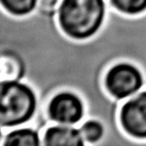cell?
Segmentation results:
<instances>
[{
    "mask_svg": "<svg viewBox=\"0 0 146 146\" xmlns=\"http://www.w3.org/2000/svg\"><path fill=\"white\" fill-rule=\"evenodd\" d=\"M107 10L106 0H60L57 22L67 37L85 41L102 29Z\"/></svg>",
    "mask_w": 146,
    "mask_h": 146,
    "instance_id": "6da1fadb",
    "label": "cell"
},
{
    "mask_svg": "<svg viewBox=\"0 0 146 146\" xmlns=\"http://www.w3.org/2000/svg\"><path fill=\"white\" fill-rule=\"evenodd\" d=\"M1 132L23 125H30L38 112L36 90L24 80H1Z\"/></svg>",
    "mask_w": 146,
    "mask_h": 146,
    "instance_id": "7a4b0ae2",
    "label": "cell"
},
{
    "mask_svg": "<svg viewBox=\"0 0 146 146\" xmlns=\"http://www.w3.org/2000/svg\"><path fill=\"white\" fill-rule=\"evenodd\" d=\"M103 86L112 98L122 102L145 87V76L138 65L122 60L110 65L103 76Z\"/></svg>",
    "mask_w": 146,
    "mask_h": 146,
    "instance_id": "3957f363",
    "label": "cell"
},
{
    "mask_svg": "<svg viewBox=\"0 0 146 146\" xmlns=\"http://www.w3.org/2000/svg\"><path fill=\"white\" fill-rule=\"evenodd\" d=\"M49 123L79 126L86 117V105L83 98L70 89L55 92L46 106Z\"/></svg>",
    "mask_w": 146,
    "mask_h": 146,
    "instance_id": "277c9868",
    "label": "cell"
},
{
    "mask_svg": "<svg viewBox=\"0 0 146 146\" xmlns=\"http://www.w3.org/2000/svg\"><path fill=\"white\" fill-rule=\"evenodd\" d=\"M118 121L130 138L144 146L146 142V88L121 102Z\"/></svg>",
    "mask_w": 146,
    "mask_h": 146,
    "instance_id": "5b68a950",
    "label": "cell"
},
{
    "mask_svg": "<svg viewBox=\"0 0 146 146\" xmlns=\"http://www.w3.org/2000/svg\"><path fill=\"white\" fill-rule=\"evenodd\" d=\"M44 146H84L86 142L78 126L51 123L42 133Z\"/></svg>",
    "mask_w": 146,
    "mask_h": 146,
    "instance_id": "8992f818",
    "label": "cell"
},
{
    "mask_svg": "<svg viewBox=\"0 0 146 146\" xmlns=\"http://www.w3.org/2000/svg\"><path fill=\"white\" fill-rule=\"evenodd\" d=\"M41 132L31 125H23L1 132L0 146H41Z\"/></svg>",
    "mask_w": 146,
    "mask_h": 146,
    "instance_id": "52a82bcc",
    "label": "cell"
},
{
    "mask_svg": "<svg viewBox=\"0 0 146 146\" xmlns=\"http://www.w3.org/2000/svg\"><path fill=\"white\" fill-rule=\"evenodd\" d=\"M79 129L86 144L99 145L106 134L104 124L96 118H86L79 124Z\"/></svg>",
    "mask_w": 146,
    "mask_h": 146,
    "instance_id": "ba28073f",
    "label": "cell"
},
{
    "mask_svg": "<svg viewBox=\"0 0 146 146\" xmlns=\"http://www.w3.org/2000/svg\"><path fill=\"white\" fill-rule=\"evenodd\" d=\"M38 3L39 0H0L1 8L16 17H24L33 13Z\"/></svg>",
    "mask_w": 146,
    "mask_h": 146,
    "instance_id": "9c48e42d",
    "label": "cell"
},
{
    "mask_svg": "<svg viewBox=\"0 0 146 146\" xmlns=\"http://www.w3.org/2000/svg\"><path fill=\"white\" fill-rule=\"evenodd\" d=\"M107 4L127 16H138L146 12V0H106Z\"/></svg>",
    "mask_w": 146,
    "mask_h": 146,
    "instance_id": "30bf717a",
    "label": "cell"
}]
</instances>
